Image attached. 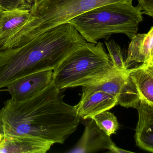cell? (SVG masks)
I'll return each mask as SVG.
<instances>
[{
	"instance_id": "obj_22",
	"label": "cell",
	"mask_w": 153,
	"mask_h": 153,
	"mask_svg": "<svg viewBox=\"0 0 153 153\" xmlns=\"http://www.w3.org/2000/svg\"><path fill=\"white\" fill-rule=\"evenodd\" d=\"M151 62H152V63L153 65V57H152V58L151 59Z\"/></svg>"
},
{
	"instance_id": "obj_15",
	"label": "cell",
	"mask_w": 153,
	"mask_h": 153,
	"mask_svg": "<svg viewBox=\"0 0 153 153\" xmlns=\"http://www.w3.org/2000/svg\"><path fill=\"white\" fill-rule=\"evenodd\" d=\"M92 119H93L97 125L109 136L116 134L119 128L117 118L113 113L108 110L96 115Z\"/></svg>"
},
{
	"instance_id": "obj_18",
	"label": "cell",
	"mask_w": 153,
	"mask_h": 153,
	"mask_svg": "<svg viewBox=\"0 0 153 153\" xmlns=\"http://www.w3.org/2000/svg\"><path fill=\"white\" fill-rule=\"evenodd\" d=\"M137 6L143 13L153 17V0H138Z\"/></svg>"
},
{
	"instance_id": "obj_10",
	"label": "cell",
	"mask_w": 153,
	"mask_h": 153,
	"mask_svg": "<svg viewBox=\"0 0 153 153\" xmlns=\"http://www.w3.org/2000/svg\"><path fill=\"white\" fill-rule=\"evenodd\" d=\"M31 18L30 8L4 11L0 17V51L6 42Z\"/></svg>"
},
{
	"instance_id": "obj_11",
	"label": "cell",
	"mask_w": 153,
	"mask_h": 153,
	"mask_svg": "<svg viewBox=\"0 0 153 153\" xmlns=\"http://www.w3.org/2000/svg\"><path fill=\"white\" fill-rule=\"evenodd\" d=\"M137 110L138 118L135 136L137 145L153 152V106L140 101Z\"/></svg>"
},
{
	"instance_id": "obj_7",
	"label": "cell",
	"mask_w": 153,
	"mask_h": 153,
	"mask_svg": "<svg viewBox=\"0 0 153 153\" xmlns=\"http://www.w3.org/2000/svg\"><path fill=\"white\" fill-rule=\"evenodd\" d=\"M53 71H42L26 75L6 87L11 99L23 101L44 90L53 81Z\"/></svg>"
},
{
	"instance_id": "obj_13",
	"label": "cell",
	"mask_w": 153,
	"mask_h": 153,
	"mask_svg": "<svg viewBox=\"0 0 153 153\" xmlns=\"http://www.w3.org/2000/svg\"><path fill=\"white\" fill-rule=\"evenodd\" d=\"M131 40L126 60L127 68L134 63L151 61L153 57V26L148 33L137 34Z\"/></svg>"
},
{
	"instance_id": "obj_20",
	"label": "cell",
	"mask_w": 153,
	"mask_h": 153,
	"mask_svg": "<svg viewBox=\"0 0 153 153\" xmlns=\"http://www.w3.org/2000/svg\"><path fill=\"white\" fill-rule=\"evenodd\" d=\"M25 3L29 6H31L35 3L38 0H24Z\"/></svg>"
},
{
	"instance_id": "obj_2",
	"label": "cell",
	"mask_w": 153,
	"mask_h": 153,
	"mask_svg": "<svg viewBox=\"0 0 153 153\" xmlns=\"http://www.w3.org/2000/svg\"><path fill=\"white\" fill-rule=\"evenodd\" d=\"M86 42L68 22L50 29L24 45L0 51V90L26 75L53 71Z\"/></svg>"
},
{
	"instance_id": "obj_6",
	"label": "cell",
	"mask_w": 153,
	"mask_h": 153,
	"mask_svg": "<svg viewBox=\"0 0 153 153\" xmlns=\"http://www.w3.org/2000/svg\"><path fill=\"white\" fill-rule=\"evenodd\" d=\"M118 105V100L110 94L101 91L88 90L82 87V94L78 104L74 106L80 119H86Z\"/></svg>"
},
{
	"instance_id": "obj_23",
	"label": "cell",
	"mask_w": 153,
	"mask_h": 153,
	"mask_svg": "<svg viewBox=\"0 0 153 153\" xmlns=\"http://www.w3.org/2000/svg\"><path fill=\"white\" fill-rule=\"evenodd\" d=\"M1 138H2V135L1 134H0V141H1Z\"/></svg>"
},
{
	"instance_id": "obj_3",
	"label": "cell",
	"mask_w": 153,
	"mask_h": 153,
	"mask_svg": "<svg viewBox=\"0 0 153 153\" xmlns=\"http://www.w3.org/2000/svg\"><path fill=\"white\" fill-rule=\"evenodd\" d=\"M120 70L115 68L103 44L85 42L53 71V81L60 90L100 82Z\"/></svg>"
},
{
	"instance_id": "obj_17",
	"label": "cell",
	"mask_w": 153,
	"mask_h": 153,
	"mask_svg": "<svg viewBox=\"0 0 153 153\" xmlns=\"http://www.w3.org/2000/svg\"><path fill=\"white\" fill-rule=\"evenodd\" d=\"M0 7L4 10L10 11L21 8H30L24 0H0Z\"/></svg>"
},
{
	"instance_id": "obj_14",
	"label": "cell",
	"mask_w": 153,
	"mask_h": 153,
	"mask_svg": "<svg viewBox=\"0 0 153 153\" xmlns=\"http://www.w3.org/2000/svg\"><path fill=\"white\" fill-rule=\"evenodd\" d=\"M140 102L137 90L128 72L127 79L118 99V104L125 107L137 109Z\"/></svg>"
},
{
	"instance_id": "obj_4",
	"label": "cell",
	"mask_w": 153,
	"mask_h": 153,
	"mask_svg": "<svg viewBox=\"0 0 153 153\" xmlns=\"http://www.w3.org/2000/svg\"><path fill=\"white\" fill-rule=\"evenodd\" d=\"M140 8L128 3H115L93 9L69 21L85 40L96 44L111 35L123 34L130 40L143 20Z\"/></svg>"
},
{
	"instance_id": "obj_5",
	"label": "cell",
	"mask_w": 153,
	"mask_h": 153,
	"mask_svg": "<svg viewBox=\"0 0 153 153\" xmlns=\"http://www.w3.org/2000/svg\"><path fill=\"white\" fill-rule=\"evenodd\" d=\"M133 0H38L30 7L31 19L17 33L24 44L52 28L97 7L115 3L132 4Z\"/></svg>"
},
{
	"instance_id": "obj_1",
	"label": "cell",
	"mask_w": 153,
	"mask_h": 153,
	"mask_svg": "<svg viewBox=\"0 0 153 153\" xmlns=\"http://www.w3.org/2000/svg\"><path fill=\"white\" fill-rule=\"evenodd\" d=\"M61 91L53 81L30 99L7 100L0 109V134L29 135L53 145L64 143L80 119L74 106L65 102Z\"/></svg>"
},
{
	"instance_id": "obj_21",
	"label": "cell",
	"mask_w": 153,
	"mask_h": 153,
	"mask_svg": "<svg viewBox=\"0 0 153 153\" xmlns=\"http://www.w3.org/2000/svg\"><path fill=\"white\" fill-rule=\"evenodd\" d=\"M4 10H3L2 9L1 7H0V17H1V15H2V14Z\"/></svg>"
},
{
	"instance_id": "obj_12",
	"label": "cell",
	"mask_w": 153,
	"mask_h": 153,
	"mask_svg": "<svg viewBox=\"0 0 153 153\" xmlns=\"http://www.w3.org/2000/svg\"><path fill=\"white\" fill-rule=\"evenodd\" d=\"M140 101L153 106V65L151 61L135 68H128Z\"/></svg>"
},
{
	"instance_id": "obj_16",
	"label": "cell",
	"mask_w": 153,
	"mask_h": 153,
	"mask_svg": "<svg viewBox=\"0 0 153 153\" xmlns=\"http://www.w3.org/2000/svg\"><path fill=\"white\" fill-rule=\"evenodd\" d=\"M105 44L113 66L120 71H126L128 69L126 65L120 46L113 40L105 41Z\"/></svg>"
},
{
	"instance_id": "obj_9",
	"label": "cell",
	"mask_w": 153,
	"mask_h": 153,
	"mask_svg": "<svg viewBox=\"0 0 153 153\" xmlns=\"http://www.w3.org/2000/svg\"><path fill=\"white\" fill-rule=\"evenodd\" d=\"M114 143L110 136L107 135L96 125L93 119L86 122L83 134L69 153H89L101 150H108Z\"/></svg>"
},
{
	"instance_id": "obj_19",
	"label": "cell",
	"mask_w": 153,
	"mask_h": 153,
	"mask_svg": "<svg viewBox=\"0 0 153 153\" xmlns=\"http://www.w3.org/2000/svg\"><path fill=\"white\" fill-rule=\"evenodd\" d=\"M109 151L111 153H132V152H129V151H126L124 149H121L117 147L115 143H113L112 145L111 146Z\"/></svg>"
},
{
	"instance_id": "obj_8",
	"label": "cell",
	"mask_w": 153,
	"mask_h": 153,
	"mask_svg": "<svg viewBox=\"0 0 153 153\" xmlns=\"http://www.w3.org/2000/svg\"><path fill=\"white\" fill-rule=\"evenodd\" d=\"M53 145L29 135H2L0 153H45Z\"/></svg>"
}]
</instances>
